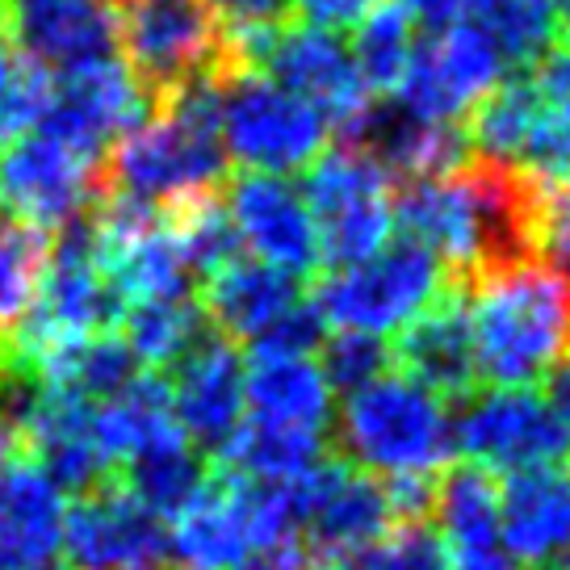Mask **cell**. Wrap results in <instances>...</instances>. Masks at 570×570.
<instances>
[{
	"mask_svg": "<svg viewBox=\"0 0 570 570\" xmlns=\"http://www.w3.org/2000/svg\"><path fill=\"white\" fill-rule=\"evenodd\" d=\"M537 194L541 185L508 168L462 160L407 180L394 197V223L403 239L441 261L449 285H470L503 265L537 261Z\"/></svg>",
	"mask_w": 570,
	"mask_h": 570,
	"instance_id": "cell-1",
	"label": "cell"
},
{
	"mask_svg": "<svg viewBox=\"0 0 570 570\" xmlns=\"http://www.w3.org/2000/svg\"><path fill=\"white\" fill-rule=\"evenodd\" d=\"M227 164L218 139V76H206L156 101L139 126L109 147L106 189L168 214L223 194Z\"/></svg>",
	"mask_w": 570,
	"mask_h": 570,
	"instance_id": "cell-2",
	"label": "cell"
},
{
	"mask_svg": "<svg viewBox=\"0 0 570 570\" xmlns=\"http://www.w3.org/2000/svg\"><path fill=\"white\" fill-rule=\"evenodd\" d=\"M474 374L491 386H533L570 356V282L541 261H517L462 285Z\"/></svg>",
	"mask_w": 570,
	"mask_h": 570,
	"instance_id": "cell-3",
	"label": "cell"
},
{
	"mask_svg": "<svg viewBox=\"0 0 570 570\" xmlns=\"http://www.w3.org/2000/svg\"><path fill=\"white\" fill-rule=\"evenodd\" d=\"M332 424L344 462L382 482L441 479V465L453 458L449 403L399 370L344 394Z\"/></svg>",
	"mask_w": 570,
	"mask_h": 570,
	"instance_id": "cell-4",
	"label": "cell"
},
{
	"mask_svg": "<svg viewBox=\"0 0 570 570\" xmlns=\"http://www.w3.org/2000/svg\"><path fill=\"white\" fill-rule=\"evenodd\" d=\"M298 541L285 487L218 470L194 503L173 517L168 550L180 570H244L252 558Z\"/></svg>",
	"mask_w": 570,
	"mask_h": 570,
	"instance_id": "cell-5",
	"label": "cell"
},
{
	"mask_svg": "<svg viewBox=\"0 0 570 570\" xmlns=\"http://www.w3.org/2000/svg\"><path fill=\"white\" fill-rule=\"evenodd\" d=\"M218 139L244 173H303L327 151L332 126L303 97L273 85L265 71L218 76Z\"/></svg>",
	"mask_w": 570,
	"mask_h": 570,
	"instance_id": "cell-6",
	"label": "cell"
},
{
	"mask_svg": "<svg viewBox=\"0 0 570 570\" xmlns=\"http://www.w3.org/2000/svg\"><path fill=\"white\" fill-rule=\"evenodd\" d=\"M449 289L441 261L428 248L399 239L348 268H332L315 289V315L332 332H361V336L391 340L415 315H424Z\"/></svg>",
	"mask_w": 570,
	"mask_h": 570,
	"instance_id": "cell-7",
	"label": "cell"
},
{
	"mask_svg": "<svg viewBox=\"0 0 570 570\" xmlns=\"http://www.w3.org/2000/svg\"><path fill=\"white\" fill-rule=\"evenodd\" d=\"M118 51L151 101L227 71V35L206 0H114Z\"/></svg>",
	"mask_w": 570,
	"mask_h": 570,
	"instance_id": "cell-8",
	"label": "cell"
},
{
	"mask_svg": "<svg viewBox=\"0 0 570 570\" xmlns=\"http://www.w3.org/2000/svg\"><path fill=\"white\" fill-rule=\"evenodd\" d=\"M289 512H294V537L311 562L323 567H356L365 553L382 546V537L394 529V508L386 482L340 462L323 458L311 474L285 487Z\"/></svg>",
	"mask_w": 570,
	"mask_h": 570,
	"instance_id": "cell-9",
	"label": "cell"
},
{
	"mask_svg": "<svg viewBox=\"0 0 570 570\" xmlns=\"http://www.w3.org/2000/svg\"><path fill=\"white\" fill-rule=\"evenodd\" d=\"M303 197L315 218V232H320L323 265H361L391 244V177L353 142L327 147L320 160L306 168Z\"/></svg>",
	"mask_w": 570,
	"mask_h": 570,
	"instance_id": "cell-10",
	"label": "cell"
},
{
	"mask_svg": "<svg viewBox=\"0 0 570 570\" xmlns=\"http://www.w3.org/2000/svg\"><path fill=\"white\" fill-rule=\"evenodd\" d=\"M106 160H92L47 130L21 135L0 151V214L59 235L106 197Z\"/></svg>",
	"mask_w": 570,
	"mask_h": 570,
	"instance_id": "cell-11",
	"label": "cell"
},
{
	"mask_svg": "<svg viewBox=\"0 0 570 570\" xmlns=\"http://www.w3.org/2000/svg\"><path fill=\"white\" fill-rule=\"evenodd\" d=\"M453 449L487 474H520L567 462L570 436L550 403L529 386L470 391L453 411Z\"/></svg>",
	"mask_w": 570,
	"mask_h": 570,
	"instance_id": "cell-12",
	"label": "cell"
},
{
	"mask_svg": "<svg viewBox=\"0 0 570 570\" xmlns=\"http://www.w3.org/2000/svg\"><path fill=\"white\" fill-rule=\"evenodd\" d=\"M151 92L135 80L118 55L92 59L51 80V101L38 130H47L68 147L85 151L92 160H106V151L122 139L130 126L151 114Z\"/></svg>",
	"mask_w": 570,
	"mask_h": 570,
	"instance_id": "cell-13",
	"label": "cell"
},
{
	"mask_svg": "<svg viewBox=\"0 0 570 570\" xmlns=\"http://www.w3.org/2000/svg\"><path fill=\"white\" fill-rule=\"evenodd\" d=\"M499 76H503V63H499L491 38L482 35L479 21L458 18L449 21L445 30L420 38L407 80L399 85L394 101L428 122L458 126L495 89Z\"/></svg>",
	"mask_w": 570,
	"mask_h": 570,
	"instance_id": "cell-14",
	"label": "cell"
},
{
	"mask_svg": "<svg viewBox=\"0 0 570 570\" xmlns=\"http://www.w3.org/2000/svg\"><path fill=\"white\" fill-rule=\"evenodd\" d=\"M256 71H265L273 85L320 109L323 122L340 130L344 139L370 109V89L340 35H323L311 26H277L256 59Z\"/></svg>",
	"mask_w": 570,
	"mask_h": 570,
	"instance_id": "cell-15",
	"label": "cell"
},
{
	"mask_svg": "<svg viewBox=\"0 0 570 570\" xmlns=\"http://www.w3.org/2000/svg\"><path fill=\"white\" fill-rule=\"evenodd\" d=\"M63 550L71 570H164L173 558L168 524L114 479L76 495L63 517Z\"/></svg>",
	"mask_w": 570,
	"mask_h": 570,
	"instance_id": "cell-16",
	"label": "cell"
},
{
	"mask_svg": "<svg viewBox=\"0 0 570 570\" xmlns=\"http://www.w3.org/2000/svg\"><path fill=\"white\" fill-rule=\"evenodd\" d=\"M227 189V218L235 227L239 248H248L261 265L277 268L285 277H306L323 265L320 261V232L298 185L285 177L244 173L223 185Z\"/></svg>",
	"mask_w": 570,
	"mask_h": 570,
	"instance_id": "cell-17",
	"label": "cell"
},
{
	"mask_svg": "<svg viewBox=\"0 0 570 570\" xmlns=\"http://www.w3.org/2000/svg\"><path fill=\"white\" fill-rule=\"evenodd\" d=\"M173 370L177 374L168 382V394L177 428L194 449H210L218 458V449L244 424V356L232 340L210 332Z\"/></svg>",
	"mask_w": 570,
	"mask_h": 570,
	"instance_id": "cell-18",
	"label": "cell"
},
{
	"mask_svg": "<svg viewBox=\"0 0 570 570\" xmlns=\"http://www.w3.org/2000/svg\"><path fill=\"white\" fill-rule=\"evenodd\" d=\"M4 30L55 76L118 55L114 0H4Z\"/></svg>",
	"mask_w": 570,
	"mask_h": 570,
	"instance_id": "cell-19",
	"label": "cell"
},
{
	"mask_svg": "<svg viewBox=\"0 0 570 570\" xmlns=\"http://www.w3.org/2000/svg\"><path fill=\"white\" fill-rule=\"evenodd\" d=\"M499 529L512 562L558 570L570 558V462L508 474L499 487Z\"/></svg>",
	"mask_w": 570,
	"mask_h": 570,
	"instance_id": "cell-20",
	"label": "cell"
},
{
	"mask_svg": "<svg viewBox=\"0 0 570 570\" xmlns=\"http://www.w3.org/2000/svg\"><path fill=\"white\" fill-rule=\"evenodd\" d=\"M436 537L449 553V570H517L499 529V482L479 465H453L432 487Z\"/></svg>",
	"mask_w": 570,
	"mask_h": 570,
	"instance_id": "cell-21",
	"label": "cell"
},
{
	"mask_svg": "<svg viewBox=\"0 0 570 570\" xmlns=\"http://www.w3.org/2000/svg\"><path fill=\"white\" fill-rule=\"evenodd\" d=\"M391 361L399 374L428 386L441 399H465L474 391V348H470V323H465L462 285H449L424 315L399 332L391 344Z\"/></svg>",
	"mask_w": 570,
	"mask_h": 570,
	"instance_id": "cell-22",
	"label": "cell"
},
{
	"mask_svg": "<svg viewBox=\"0 0 570 570\" xmlns=\"http://www.w3.org/2000/svg\"><path fill=\"white\" fill-rule=\"evenodd\" d=\"M303 303L306 298L294 277H285L261 261H244V256L206 277V289H202L206 323L223 340H232L235 348L265 344Z\"/></svg>",
	"mask_w": 570,
	"mask_h": 570,
	"instance_id": "cell-23",
	"label": "cell"
},
{
	"mask_svg": "<svg viewBox=\"0 0 570 570\" xmlns=\"http://www.w3.org/2000/svg\"><path fill=\"white\" fill-rule=\"evenodd\" d=\"M68 499L26 453L0 465V570L51 567L63 550Z\"/></svg>",
	"mask_w": 570,
	"mask_h": 570,
	"instance_id": "cell-24",
	"label": "cell"
},
{
	"mask_svg": "<svg viewBox=\"0 0 570 570\" xmlns=\"http://www.w3.org/2000/svg\"><path fill=\"white\" fill-rule=\"evenodd\" d=\"M332 386L311 356L252 353L244 365V420L277 432L323 436L332 428Z\"/></svg>",
	"mask_w": 570,
	"mask_h": 570,
	"instance_id": "cell-25",
	"label": "cell"
},
{
	"mask_svg": "<svg viewBox=\"0 0 570 570\" xmlns=\"http://www.w3.org/2000/svg\"><path fill=\"white\" fill-rule=\"evenodd\" d=\"M353 147H361L386 177H436L465 156V135L449 122H428L407 106L386 97L382 106H370L365 118L348 135Z\"/></svg>",
	"mask_w": 570,
	"mask_h": 570,
	"instance_id": "cell-26",
	"label": "cell"
},
{
	"mask_svg": "<svg viewBox=\"0 0 570 570\" xmlns=\"http://www.w3.org/2000/svg\"><path fill=\"white\" fill-rule=\"evenodd\" d=\"M118 323H122L126 348H130L135 361H139L142 370H151V374L173 370L180 356L189 353V348H197V344L214 332L210 323H206L202 303L189 298V294L126 306Z\"/></svg>",
	"mask_w": 570,
	"mask_h": 570,
	"instance_id": "cell-27",
	"label": "cell"
},
{
	"mask_svg": "<svg viewBox=\"0 0 570 570\" xmlns=\"http://www.w3.org/2000/svg\"><path fill=\"white\" fill-rule=\"evenodd\" d=\"M114 482L130 499H139L147 512L168 520L194 503L197 491L210 482V470H206V458L185 436H177V441H168V445L139 453L135 462H126L122 479Z\"/></svg>",
	"mask_w": 570,
	"mask_h": 570,
	"instance_id": "cell-28",
	"label": "cell"
},
{
	"mask_svg": "<svg viewBox=\"0 0 570 570\" xmlns=\"http://www.w3.org/2000/svg\"><path fill=\"white\" fill-rule=\"evenodd\" d=\"M415 47H420V26L394 0H382L374 13L356 26V42L348 51H353V63L370 97L386 101L399 92V85L407 80L411 59H415Z\"/></svg>",
	"mask_w": 570,
	"mask_h": 570,
	"instance_id": "cell-29",
	"label": "cell"
},
{
	"mask_svg": "<svg viewBox=\"0 0 570 570\" xmlns=\"http://www.w3.org/2000/svg\"><path fill=\"white\" fill-rule=\"evenodd\" d=\"M474 21L491 38L503 68H533L558 38L553 0H482Z\"/></svg>",
	"mask_w": 570,
	"mask_h": 570,
	"instance_id": "cell-30",
	"label": "cell"
},
{
	"mask_svg": "<svg viewBox=\"0 0 570 570\" xmlns=\"http://www.w3.org/2000/svg\"><path fill=\"white\" fill-rule=\"evenodd\" d=\"M47 261H51V235L0 218V332L4 336L35 306Z\"/></svg>",
	"mask_w": 570,
	"mask_h": 570,
	"instance_id": "cell-31",
	"label": "cell"
},
{
	"mask_svg": "<svg viewBox=\"0 0 570 570\" xmlns=\"http://www.w3.org/2000/svg\"><path fill=\"white\" fill-rule=\"evenodd\" d=\"M164 223H168V232L177 239V252L185 268H189V277L206 282L218 268L239 261V239H235V227L218 194L185 202V206L164 214Z\"/></svg>",
	"mask_w": 570,
	"mask_h": 570,
	"instance_id": "cell-32",
	"label": "cell"
},
{
	"mask_svg": "<svg viewBox=\"0 0 570 570\" xmlns=\"http://www.w3.org/2000/svg\"><path fill=\"white\" fill-rule=\"evenodd\" d=\"M51 101V71L18 51L9 30H0V151L30 135Z\"/></svg>",
	"mask_w": 570,
	"mask_h": 570,
	"instance_id": "cell-33",
	"label": "cell"
},
{
	"mask_svg": "<svg viewBox=\"0 0 570 570\" xmlns=\"http://www.w3.org/2000/svg\"><path fill=\"white\" fill-rule=\"evenodd\" d=\"M315 365H320L323 382L332 386V394H353L394 370L391 340L361 336V332H332V336H323Z\"/></svg>",
	"mask_w": 570,
	"mask_h": 570,
	"instance_id": "cell-34",
	"label": "cell"
},
{
	"mask_svg": "<svg viewBox=\"0 0 570 570\" xmlns=\"http://www.w3.org/2000/svg\"><path fill=\"white\" fill-rule=\"evenodd\" d=\"M361 570H449V553L428 520H403L365 553Z\"/></svg>",
	"mask_w": 570,
	"mask_h": 570,
	"instance_id": "cell-35",
	"label": "cell"
},
{
	"mask_svg": "<svg viewBox=\"0 0 570 570\" xmlns=\"http://www.w3.org/2000/svg\"><path fill=\"white\" fill-rule=\"evenodd\" d=\"M537 261L570 282V177L541 185L537 194Z\"/></svg>",
	"mask_w": 570,
	"mask_h": 570,
	"instance_id": "cell-36",
	"label": "cell"
},
{
	"mask_svg": "<svg viewBox=\"0 0 570 570\" xmlns=\"http://www.w3.org/2000/svg\"><path fill=\"white\" fill-rule=\"evenodd\" d=\"M285 4L298 13V26H311L323 35H344V30H356L382 0H285Z\"/></svg>",
	"mask_w": 570,
	"mask_h": 570,
	"instance_id": "cell-37",
	"label": "cell"
},
{
	"mask_svg": "<svg viewBox=\"0 0 570 570\" xmlns=\"http://www.w3.org/2000/svg\"><path fill=\"white\" fill-rule=\"evenodd\" d=\"M210 13L223 21L227 35H244V30H273L285 18V0H206Z\"/></svg>",
	"mask_w": 570,
	"mask_h": 570,
	"instance_id": "cell-38",
	"label": "cell"
},
{
	"mask_svg": "<svg viewBox=\"0 0 570 570\" xmlns=\"http://www.w3.org/2000/svg\"><path fill=\"white\" fill-rule=\"evenodd\" d=\"M537 85L546 89V97H553L562 109H570V51L546 55L541 71H537Z\"/></svg>",
	"mask_w": 570,
	"mask_h": 570,
	"instance_id": "cell-39",
	"label": "cell"
},
{
	"mask_svg": "<svg viewBox=\"0 0 570 570\" xmlns=\"http://www.w3.org/2000/svg\"><path fill=\"white\" fill-rule=\"evenodd\" d=\"M546 377H550V386H546V403H550V411L558 415L562 432L570 436V356L567 361H558Z\"/></svg>",
	"mask_w": 570,
	"mask_h": 570,
	"instance_id": "cell-40",
	"label": "cell"
},
{
	"mask_svg": "<svg viewBox=\"0 0 570 570\" xmlns=\"http://www.w3.org/2000/svg\"><path fill=\"white\" fill-rule=\"evenodd\" d=\"M553 21H558V35L570 42V0H553Z\"/></svg>",
	"mask_w": 570,
	"mask_h": 570,
	"instance_id": "cell-41",
	"label": "cell"
},
{
	"mask_svg": "<svg viewBox=\"0 0 570 570\" xmlns=\"http://www.w3.org/2000/svg\"><path fill=\"white\" fill-rule=\"evenodd\" d=\"M13 453H18V441H13V432H9V428H0V465L9 462Z\"/></svg>",
	"mask_w": 570,
	"mask_h": 570,
	"instance_id": "cell-42",
	"label": "cell"
},
{
	"mask_svg": "<svg viewBox=\"0 0 570 570\" xmlns=\"http://www.w3.org/2000/svg\"><path fill=\"white\" fill-rule=\"evenodd\" d=\"M0 365H4V332H0Z\"/></svg>",
	"mask_w": 570,
	"mask_h": 570,
	"instance_id": "cell-43",
	"label": "cell"
},
{
	"mask_svg": "<svg viewBox=\"0 0 570 570\" xmlns=\"http://www.w3.org/2000/svg\"><path fill=\"white\" fill-rule=\"evenodd\" d=\"M458 4H462V9H465V4H474V9H479V4H482V0H458Z\"/></svg>",
	"mask_w": 570,
	"mask_h": 570,
	"instance_id": "cell-44",
	"label": "cell"
},
{
	"mask_svg": "<svg viewBox=\"0 0 570 570\" xmlns=\"http://www.w3.org/2000/svg\"><path fill=\"white\" fill-rule=\"evenodd\" d=\"M35 570H71V567H35Z\"/></svg>",
	"mask_w": 570,
	"mask_h": 570,
	"instance_id": "cell-45",
	"label": "cell"
},
{
	"mask_svg": "<svg viewBox=\"0 0 570 570\" xmlns=\"http://www.w3.org/2000/svg\"><path fill=\"white\" fill-rule=\"evenodd\" d=\"M332 570H361V567H332Z\"/></svg>",
	"mask_w": 570,
	"mask_h": 570,
	"instance_id": "cell-46",
	"label": "cell"
},
{
	"mask_svg": "<svg viewBox=\"0 0 570 570\" xmlns=\"http://www.w3.org/2000/svg\"><path fill=\"white\" fill-rule=\"evenodd\" d=\"M562 570H570V558H567V562H562Z\"/></svg>",
	"mask_w": 570,
	"mask_h": 570,
	"instance_id": "cell-47",
	"label": "cell"
}]
</instances>
